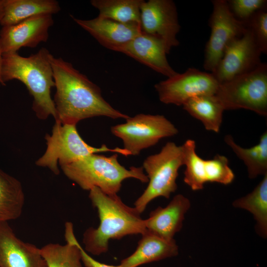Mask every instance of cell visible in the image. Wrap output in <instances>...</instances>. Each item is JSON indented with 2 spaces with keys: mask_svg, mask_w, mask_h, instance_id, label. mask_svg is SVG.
Instances as JSON below:
<instances>
[{
  "mask_svg": "<svg viewBox=\"0 0 267 267\" xmlns=\"http://www.w3.org/2000/svg\"><path fill=\"white\" fill-rule=\"evenodd\" d=\"M24 202L21 182L0 169V223L19 218Z\"/></svg>",
  "mask_w": 267,
  "mask_h": 267,
  "instance_id": "22",
  "label": "cell"
},
{
  "mask_svg": "<svg viewBox=\"0 0 267 267\" xmlns=\"http://www.w3.org/2000/svg\"><path fill=\"white\" fill-rule=\"evenodd\" d=\"M215 95L224 110L244 109L267 116V64L219 84Z\"/></svg>",
  "mask_w": 267,
  "mask_h": 267,
  "instance_id": "7",
  "label": "cell"
},
{
  "mask_svg": "<svg viewBox=\"0 0 267 267\" xmlns=\"http://www.w3.org/2000/svg\"><path fill=\"white\" fill-rule=\"evenodd\" d=\"M119 52L123 53L168 78L176 75L167 59L165 45L160 39L141 33L123 46Z\"/></svg>",
  "mask_w": 267,
  "mask_h": 267,
  "instance_id": "17",
  "label": "cell"
},
{
  "mask_svg": "<svg viewBox=\"0 0 267 267\" xmlns=\"http://www.w3.org/2000/svg\"><path fill=\"white\" fill-rule=\"evenodd\" d=\"M126 120L125 123L112 126L111 132L123 140L124 148L131 155H137L161 139L178 133L175 125L163 115L139 114Z\"/></svg>",
  "mask_w": 267,
  "mask_h": 267,
  "instance_id": "8",
  "label": "cell"
},
{
  "mask_svg": "<svg viewBox=\"0 0 267 267\" xmlns=\"http://www.w3.org/2000/svg\"><path fill=\"white\" fill-rule=\"evenodd\" d=\"M143 0H91L99 11L98 17L123 23L140 25V6Z\"/></svg>",
  "mask_w": 267,
  "mask_h": 267,
  "instance_id": "26",
  "label": "cell"
},
{
  "mask_svg": "<svg viewBox=\"0 0 267 267\" xmlns=\"http://www.w3.org/2000/svg\"><path fill=\"white\" fill-rule=\"evenodd\" d=\"M237 157L247 167L248 177L255 178L260 175L267 174V132L260 136L259 142L250 148H244L237 144L233 137L227 134L224 139Z\"/></svg>",
  "mask_w": 267,
  "mask_h": 267,
  "instance_id": "24",
  "label": "cell"
},
{
  "mask_svg": "<svg viewBox=\"0 0 267 267\" xmlns=\"http://www.w3.org/2000/svg\"><path fill=\"white\" fill-rule=\"evenodd\" d=\"M261 54L252 34L246 27L241 36L226 46L212 74L219 84L227 82L257 67L262 63Z\"/></svg>",
  "mask_w": 267,
  "mask_h": 267,
  "instance_id": "13",
  "label": "cell"
},
{
  "mask_svg": "<svg viewBox=\"0 0 267 267\" xmlns=\"http://www.w3.org/2000/svg\"><path fill=\"white\" fill-rule=\"evenodd\" d=\"M182 106L189 115L200 121L206 130L219 132L224 110L215 95L194 97L187 101Z\"/></svg>",
  "mask_w": 267,
  "mask_h": 267,
  "instance_id": "23",
  "label": "cell"
},
{
  "mask_svg": "<svg viewBox=\"0 0 267 267\" xmlns=\"http://www.w3.org/2000/svg\"><path fill=\"white\" fill-rule=\"evenodd\" d=\"M178 247L174 239L168 240L147 230L142 234L135 251L122 260L123 267H138L151 262L175 257Z\"/></svg>",
  "mask_w": 267,
  "mask_h": 267,
  "instance_id": "19",
  "label": "cell"
},
{
  "mask_svg": "<svg viewBox=\"0 0 267 267\" xmlns=\"http://www.w3.org/2000/svg\"><path fill=\"white\" fill-rule=\"evenodd\" d=\"M5 0H0V22L3 16Z\"/></svg>",
  "mask_w": 267,
  "mask_h": 267,
  "instance_id": "31",
  "label": "cell"
},
{
  "mask_svg": "<svg viewBox=\"0 0 267 267\" xmlns=\"http://www.w3.org/2000/svg\"><path fill=\"white\" fill-rule=\"evenodd\" d=\"M60 167L64 174L83 189L89 191L96 187L108 195H116L125 179L148 181L142 167L126 169L119 163L117 153L110 156L92 154Z\"/></svg>",
  "mask_w": 267,
  "mask_h": 267,
  "instance_id": "4",
  "label": "cell"
},
{
  "mask_svg": "<svg viewBox=\"0 0 267 267\" xmlns=\"http://www.w3.org/2000/svg\"><path fill=\"white\" fill-rule=\"evenodd\" d=\"M89 198L97 210L100 223L97 228L89 227L83 234L87 252L99 255L108 251L110 239L146 231L145 221L140 214L124 203L117 194L108 195L94 187L89 190Z\"/></svg>",
  "mask_w": 267,
  "mask_h": 267,
  "instance_id": "2",
  "label": "cell"
},
{
  "mask_svg": "<svg viewBox=\"0 0 267 267\" xmlns=\"http://www.w3.org/2000/svg\"><path fill=\"white\" fill-rule=\"evenodd\" d=\"M182 147L185 167L183 181L192 190H201L207 182L227 185L233 181L235 175L225 156L217 154L212 159H203L197 154L195 141L191 139Z\"/></svg>",
  "mask_w": 267,
  "mask_h": 267,
  "instance_id": "11",
  "label": "cell"
},
{
  "mask_svg": "<svg viewBox=\"0 0 267 267\" xmlns=\"http://www.w3.org/2000/svg\"><path fill=\"white\" fill-rule=\"evenodd\" d=\"M52 54L45 48L28 57L20 55L18 52L2 54L1 76L6 82L17 80L27 88L33 97L32 109L37 117L42 120L57 115L51 89L55 87L50 63Z\"/></svg>",
  "mask_w": 267,
  "mask_h": 267,
  "instance_id": "3",
  "label": "cell"
},
{
  "mask_svg": "<svg viewBox=\"0 0 267 267\" xmlns=\"http://www.w3.org/2000/svg\"><path fill=\"white\" fill-rule=\"evenodd\" d=\"M2 60V52L0 46V86H5L6 84L3 81L1 76Z\"/></svg>",
  "mask_w": 267,
  "mask_h": 267,
  "instance_id": "30",
  "label": "cell"
},
{
  "mask_svg": "<svg viewBox=\"0 0 267 267\" xmlns=\"http://www.w3.org/2000/svg\"><path fill=\"white\" fill-rule=\"evenodd\" d=\"M56 92L53 101L57 118L62 124L75 125L97 116L129 117L114 108L103 97L99 87L61 57L50 58Z\"/></svg>",
  "mask_w": 267,
  "mask_h": 267,
  "instance_id": "1",
  "label": "cell"
},
{
  "mask_svg": "<svg viewBox=\"0 0 267 267\" xmlns=\"http://www.w3.org/2000/svg\"><path fill=\"white\" fill-rule=\"evenodd\" d=\"M141 31L164 43L169 54L179 45L177 36L180 30L177 8L171 0H143L140 6Z\"/></svg>",
  "mask_w": 267,
  "mask_h": 267,
  "instance_id": "12",
  "label": "cell"
},
{
  "mask_svg": "<svg viewBox=\"0 0 267 267\" xmlns=\"http://www.w3.org/2000/svg\"><path fill=\"white\" fill-rule=\"evenodd\" d=\"M45 138L46 150L36 164L47 168L56 175L60 173L58 163L60 166L66 165L92 154L112 152L126 156L131 155L124 148H110L105 144L99 147L91 146L82 138L75 125L62 124L59 121H55L51 134H47Z\"/></svg>",
  "mask_w": 267,
  "mask_h": 267,
  "instance_id": "5",
  "label": "cell"
},
{
  "mask_svg": "<svg viewBox=\"0 0 267 267\" xmlns=\"http://www.w3.org/2000/svg\"><path fill=\"white\" fill-rule=\"evenodd\" d=\"M0 267H47L39 248L15 235L7 222L0 223Z\"/></svg>",
  "mask_w": 267,
  "mask_h": 267,
  "instance_id": "16",
  "label": "cell"
},
{
  "mask_svg": "<svg viewBox=\"0 0 267 267\" xmlns=\"http://www.w3.org/2000/svg\"><path fill=\"white\" fill-rule=\"evenodd\" d=\"M183 165L182 145L178 146L173 142H167L159 153L145 159L142 167L147 173L149 183L134 203L139 214L152 200L159 197L169 198L176 191L178 170Z\"/></svg>",
  "mask_w": 267,
  "mask_h": 267,
  "instance_id": "6",
  "label": "cell"
},
{
  "mask_svg": "<svg viewBox=\"0 0 267 267\" xmlns=\"http://www.w3.org/2000/svg\"><path fill=\"white\" fill-rule=\"evenodd\" d=\"M54 23L52 15L43 14L26 19L15 25L0 29L2 54L17 52L22 47H35L46 42L48 30Z\"/></svg>",
  "mask_w": 267,
  "mask_h": 267,
  "instance_id": "14",
  "label": "cell"
},
{
  "mask_svg": "<svg viewBox=\"0 0 267 267\" xmlns=\"http://www.w3.org/2000/svg\"><path fill=\"white\" fill-rule=\"evenodd\" d=\"M227 1L234 17L244 23L256 12L265 9L267 5L266 0H231Z\"/></svg>",
  "mask_w": 267,
  "mask_h": 267,
  "instance_id": "28",
  "label": "cell"
},
{
  "mask_svg": "<svg viewBox=\"0 0 267 267\" xmlns=\"http://www.w3.org/2000/svg\"><path fill=\"white\" fill-rule=\"evenodd\" d=\"M190 207V201L182 194L174 196L168 205L158 207L145 220L146 230L163 238L174 239L182 228L184 215Z\"/></svg>",
  "mask_w": 267,
  "mask_h": 267,
  "instance_id": "18",
  "label": "cell"
},
{
  "mask_svg": "<svg viewBox=\"0 0 267 267\" xmlns=\"http://www.w3.org/2000/svg\"><path fill=\"white\" fill-rule=\"evenodd\" d=\"M209 19L211 34L205 49L204 67L213 73L229 43L241 36L246 30L244 22L237 20L225 0L212 1Z\"/></svg>",
  "mask_w": 267,
  "mask_h": 267,
  "instance_id": "9",
  "label": "cell"
},
{
  "mask_svg": "<svg viewBox=\"0 0 267 267\" xmlns=\"http://www.w3.org/2000/svg\"><path fill=\"white\" fill-rule=\"evenodd\" d=\"M234 207L251 213L256 222L257 232L262 237L267 235V174L253 190L245 196L234 200Z\"/></svg>",
  "mask_w": 267,
  "mask_h": 267,
  "instance_id": "25",
  "label": "cell"
},
{
  "mask_svg": "<svg viewBox=\"0 0 267 267\" xmlns=\"http://www.w3.org/2000/svg\"><path fill=\"white\" fill-rule=\"evenodd\" d=\"M219 83L214 75L189 68L182 73L156 84L154 88L161 102L183 105L187 101L202 95H215Z\"/></svg>",
  "mask_w": 267,
  "mask_h": 267,
  "instance_id": "10",
  "label": "cell"
},
{
  "mask_svg": "<svg viewBox=\"0 0 267 267\" xmlns=\"http://www.w3.org/2000/svg\"><path fill=\"white\" fill-rule=\"evenodd\" d=\"M64 237L65 244L48 243L40 248L46 267H83L78 241L71 222L65 223Z\"/></svg>",
  "mask_w": 267,
  "mask_h": 267,
  "instance_id": "20",
  "label": "cell"
},
{
  "mask_svg": "<svg viewBox=\"0 0 267 267\" xmlns=\"http://www.w3.org/2000/svg\"><path fill=\"white\" fill-rule=\"evenodd\" d=\"M252 34L262 53H267V12L263 9L245 23Z\"/></svg>",
  "mask_w": 267,
  "mask_h": 267,
  "instance_id": "27",
  "label": "cell"
},
{
  "mask_svg": "<svg viewBox=\"0 0 267 267\" xmlns=\"http://www.w3.org/2000/svg\"><path fill=\"white\" fill-rule=\"evenodd\" d=\"M71 17L101 45L117 52L141 32L140 25L136 23H123L98 16L90 20Z\"/></svg>",
  "mask_w": 267,
  "mask_h": 267,
  "instance_id": "15",
  "label": "cell"
},
{
  "mask_svg": "<svg viewBox=\"0 0 267 267\" xmlns=\"http://www.w3.org/2000/svg\"><path fill=\"white\" fill-rule=\"evenodd\" d=\"M78 245L80 251L81 261L85 267H123L121 265L112 266L100 263L92 258L79 242Z\"/></svg>",
  "mask_w": 267,
  "mask_h": 267,
  "instance_id": "29",
  "label": "cell"
},
{
  "mask_svg": "<svg viewBox=\"0 0 267 267\" xmlns=\"http://www.w3.org/2000/svg\"><path fill=\"white\" fill-rule=\"evenodd\" d=\"M61 8L55 0H5L2 27L15 25L31 17L56 14Z\"/></svg>",
  "mask_w": 267,
  "mask_h": 267,
  "instance_id": "21",
  "label": "cell"
}]
</instances>
